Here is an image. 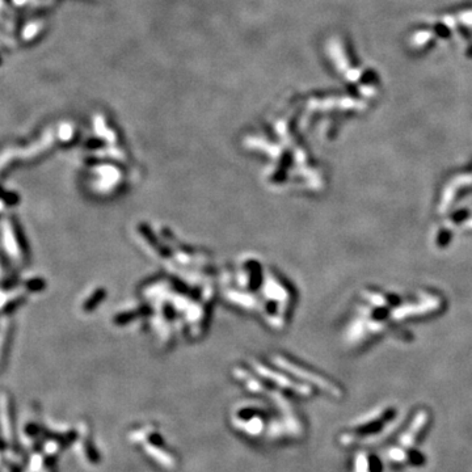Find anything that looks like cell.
I'll list each match as a JSON object with an SVG mask.
<instances>
[{
	"mask_svg": "<svg viewBox=\"0 0 472 472\" xmlns=\"http://www.w3.org/2000/svg\"><path fill=\"white\" fill-rule=\"evenodd\" d=\"M19 303H21V299H16V301H13L12 303H8V306L6 307V311L7 312L13 311V310L16 309L17 306H19Z\"/></svg>",
	"mask_w": 472,
	"mask_h": 472,
	"instance_id": "6",
	"label": "cell"
},
{
	"mask_svg": "<svg viewBox=\"0 0 472 472\" xmlns=\"http://www.w3.org/2000/svg\"><path fill=\"white\" fill-rule=\"evenodd\" d=\"M11 223H12L13 238H15V240H16L17 247H19L20 252L23 253V256L25 257V259H28L30 252H29V245H28V240H26V236H25V234H24L23 226H21V223L17 221V218H12Z\"/></svg>",
	"mask_w": 472,
	"mask_h": 472,
	"instance_id": "3",
	"label": "cell"
},
{
	"mask_svg": "<svg viewBox=\"0 0 472 472\" xmlns=\"http://www.w3.org/2000/svg\"><path fill=\"white\" fill-rule=\"evenodd\" d=\"M392 416H394V413H392L391 411L384 412L380 417H376L374 418L373 421H369V422H365V424L360 425V426L354 427L352 432H348V433L344 434L342 442H357V440H363V438L370 437V436H374V434L379 433V432L383 429V426H384L385 424H389L390 421H391Z\"/></svg>",
	"mask_w": 472,
	"mask_h": 472,
	"instance_id": "1",
	"label": "cell"
},
{
	"mask_svg": "<svg viewBox=\"0 0 472 472\" xmlns=\"http://www.w3.org/2000/svg\"><path fill=\"white\" fill-rule=\"evenodd\" d=\"M426 422H427L426 413H425V412H421L417 417L413 420L411 427H408V431L403 434L402 440H400V443H402L403 446H405V447L411 446L412 443L414 442V440L417 438L418 434H420V432L424 429Z\"/></svg>",
	"mask_w": 472,
	"mask_h": 472,
	"instance_id": "2",
	"label": "cell"
},
{
	"mask_svg": "<svg viewBox=\"0 0 472 472\" xmlns=\"http://www.w3.org/2000/svg\"><path fill=\"white\" fill-rule=\"evenodd\" d=\"M26 289L29 291H39L41 289H44V281L39 280V278L29 280L26 282Z\"/></svg>",
	"mask_w": 472,
	"mask_h": 472,
	"instance_id": "5",
	"label": "cell"
},
{
	"mask_svg": "<svg viewBox=\"0 0 472 472\" xmlns=\"http://www.w3.org/2000/svg\"><path fill=\"white\" fill-rule=\"evenodd\" d=\"M0 201L6 203L7 206H16L20 202V197L17 193L8 192V190L0 188Z\"/></svg>",
	"mask_w": 472,
	"mask_h": 472,
	"instance_id": "4",
	"label": "cell"
}]
</instances>
